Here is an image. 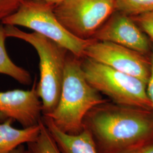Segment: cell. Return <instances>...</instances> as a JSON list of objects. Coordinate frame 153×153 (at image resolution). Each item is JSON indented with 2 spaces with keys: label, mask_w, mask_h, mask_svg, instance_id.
Returning <instances> with one entry per match:
<instances>
[{
  "label": "cell",
  "mask_w": 153,
  "mask_h": 153,
  "mask_svg": "<svg viewBox=\"0 0 153 153\" xmlns=\"http://www.w3.org/2000/svg\"><path fill=\"white\" fill-rule=\"evenodd\" d=\"M99 153H131L153 141L152 111L108 101L91 109L83 120Z\"/></svg>",
  "instance_id": "cell-1"
},
{
  "label": "cell",
  "mask_w": 153,
  "mask_h": 153,
  "mask_svg": "<svg viewBox=\"0 0 153 153\" xmlns=\"http://www.w3.org/2000/svg\"><path fill=\"white\" fill-rule=\"evenodd\" d=\"M79 59L68 52L59 103L51 114L45 116L61 131L70 134L81 133L88 112L109 101L88 82Z\"/></svg>",
  "instance_id": "cell-2"
},
{
  "label": "cell",
  "mask_w": 153,
  "mask_h": 153,
  "mask_svg": "<svg viewBox=\"0 0 153 153\" xmlns=\"http://www.w3.org/2000/svg\"><path fill=\"white\" fill-rule=\"evenodd\" d=\"M5 30L7 38L23 40L37 52L40 79L36 90L42 104L43 116L49 115L56 108L60 99L69 51L38 33H26L11 25H5Z\"/></svg>",
  "instance_id": "cell-3"
},
{
  "label": "cell",
  "mask_w": 153,
  "mask_h": 153,
  "mask_svg": "<svg viewBox=\"0 0 153 153\" xmlns=\"http://www.w3.org/2000/svg\"><path fill=\"white\" fill-rule=\"evenodd\" d=\"M55 5L42 0H23L18 9L1 22L4 25L22 26L43 35L78 58L94 39L76 38L66 30L55 16Z\"/></svg>",
  "instance_id": "cell-4"
},
{
  "label": "cell",
  "mask_w": 153,
  "mask_h": 153,
  "mask_svg": "<svg viewBox=\"0 0 153 153\" xmlns=\"http://www.w3.org/2000/svg\"><path fill=\"white\" fill-rule=\"evenodd\" d=\"M82 69L88 82L111 102L152 111L147 83L136 77L116 71L84 57Z\"/></svg>",
  "instance_id": "cell-5"
},
{
  "label": "cell",
  "mask_w": 153,
  "mask_h": 153,
  "mask_svg": "<svg viewBox=\"0 0 153 153\" xmlns=\"http://www.w3.org/2000/svg\"><path fill=\"white\" fill-rule=\"evenodd\" d=\"M115 10V0H62L54 6L61 24L82 39H92Z\"/></svg>",
  "instance_id": "cell-6"
},
{
  "label": "cell",
  "mask_w": 153,
  "mask_h": 153,
  "mask_svg": "<svg viewBox=\"0 0 153 153\" xmlns=\"http://www.w3.org/2000/svg\"><path fill=\"white\" fill-rule=\"evenodd\" d=\"M85 57L116 71L136 77L147 83L151 62L148 57L136 51L108 42L94 40L85 50Z\"/></svg>",
  "instance_id": "cell-7"
},
{
  "label": "cell",
  "mask_w": 153,
  "mask_h": 153,
  "mask_svg": "<svg viewBox=\"0 0 153 153\" xmlns=\"http://www.w3.org/2000/svg\"><path fill=\"white\" fill-rule=\"evenodd\" d=\"M92 39L108 42L136 51L143 55L151 52L148 36L131 16L115 10Z\"/></svg>",
  "instance_id": "cell-8"
},
{
  "label": "cell",
  "mask_w": 153,
  "mask_h": 153,
  "mask_svg": "<svg viewBox=\"0 0 153 153\" xmlns=\"http://www.w3.org/2000/svg\"><path fill=\"white\" fill-rule=\"evenodd\" d=\"M36 86L35 79L31 90L0 91V121H16L23 128L38 124L43 114Z\"/></svg>",
  "instance_id": "cell-9"
},
{
  "label": "cell",
  "mask_w": 153,
  "mask_h": 153,
  "mask_svg": "<svg viewBox=\"0 0 153 153\" xmlns=\"http://www.w3.org/2000/svg\"><path fill=\"white\" fill-rule=\"evenodd\" d=\"M42 120L62 153H99L93 138L86 129L76 134L61 131L48 116Z\"/></svg>",
  "instance_id": "cell-10"
},
{
  "label": "cell",
  "mask_w": 153,
  "mask_h": 153,
  "mask_svg": "<svg viewBox=\"0 0 153 153\" xmlns=\"http://www.w3.org/2000/svg\"><path fill=\"white\" fill-rule=\"evenodd\" d=\"M13 120L0 123V153H10L21 145L34 141L40 131V124L23 129L11 126Z\"/></svg>",
  "instance_id": "cell-11"
},
{
  "label": "cell",
  "mask_w": 153,
  "mask_h": 153,
  "mask_svg": "<svg viewBox=\"0 0 153 153\" xmlns=\"http://www.w3.org/2000/svg\"><path fill=\"white\" fill-rule=\"evenodd\" d=\"M6 38L5 25L0 21V74L10 76L23 85H31L33 79L30 72L16 65L7 54L5 47Z\"/></svg>",
  "instance_id": "cell-12"
},
{
  "label": "cell",
  "mask_w": 153,
  "mask_h": 153,
  "mask_svg": "<svg viewBox=\"0 0 153 153\" xmlns=\"http://www.w3.org/2000/svg\"><path fill=\"white\" fill-rule=\"evenodd\" d=\"M40 131L38 137L33 142L27 143L33 153H62L42 118L40 121Z\"/></svg>",
  "instance_id": "cell-13"
},
{
  "label": "cell",
  "mask_w": 153,
  "mask_h": 153,
  "mask_svg": "<svg viewBox=\"0 0 153 153\" xmlns=\"http://www.w3.org/2000/svg\"><path fill=\"white\" fill-rule=\"evenodd\" d=\"M116 10L129 16H138L153 10V0H115Z\"/></svg>",
  "instance_id": "cell-14"
},
{
  "label": "cell",
  "mask_w": 153,
  "mask_h": 153,
  "mask_svg": "<svg viewBox=\"0 0 153 153\" xmlns=\"http://www.w3.org/2000/svg\"><path fill=\"white\" fill-rule=\"evenodd\" d=\"M131 17L142 31L153 42V10Z\"/></svg>",
  "instance_id": "cell-15"
},
{
  "label": "cell",
  "mask_w": 153,
  "mask_h": 153,
  "mask_svg": "<svg viewBox=\"0 0 153 153\" xmlns=\"http://www.w3.org/2000/svg\"><path fill=\"white\" fill-rule=\"evenodd\" d=\"M23 0H0V21L15 13Z\"/></svg>",
  "instance_id": "cell-16"
},
{
  "label": "cell",
  "mask_w": 153,
  "mask_h": 153,
  "mask_svg": "<svg viewBox=\"0 0 153 153\" xmlns=\"http://www.w3.org/2000/svg\"><path fill=\"white\" fill-rule=\"evenodd\" d=\"M150 59L151 62V70L150 77L147 83V93L149 98L152 103V112L153 113V48L152 49L150 52Z\"/></svg>",
  "instance_id": "cell-17"
},
{
  "label": "cell",
  "mask_w": 153,
  "mask_h": 153,
  "mask_svg": "<svg viewBox=\"0 0 153 153\" xmlns=\"http://www.w3.org/2000/svg\"><path fill=\"white\" fill-rule=\"evenodd\" d=\"M133 153H153V141L140 148Z\"/></svg>",
  "instance_id": "cell-18"
},
{
  "label": "cell",
  "mask_w": 153,
  "mask_h": 153,
  "mask_svg": "<svg viewBox=\"0 0 153 153\" xmlns=\"http://www.w3.org/2000/svg\"><path fill=\"white\" fill-rule=\"evenodd\" d=\"M10 153H33L29 148H26L24 145H21L14 149Z\"/></svg>",
  "instance_id": "cell-19"
},
{
  "label": "cell",
  "mask_w": 153,
  "mask_h": 153,
  "mask_svg": "<svg viewBox=\"0 0 153 153\" xmlns=\"http://www.w3.org/2000/svg\"><path fill=\"white\" fill-rule=\"evenodd\" d=\"M45 2H47L50 4H53V5H56L57 4H59V2H60L61 1H62V0H42Z\"/></svg>",
  "instance_id": "cell-20"
},
{
  "label": "cell",
  "mask_w": 153,
  "mask_h": 153,
  "mask_svg": "<svg viewBox=\"0 0 153 153\" xmlns=\"http://www.w3.org/2000/svg\"></svg>",
  "instance_id": "cell-21"
}]
</instances>
